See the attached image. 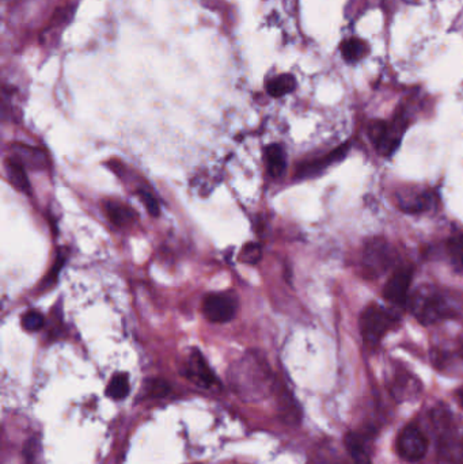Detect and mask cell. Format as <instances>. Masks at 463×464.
Returning a JSON list of instances; mask_svg holds the SVG:
<instances>
[{"instance_id":"cell-5","label":"cell","mask_w":463,"mask_h":464,"mask_svg":"<svg viewBox=\"0 0 463 464\" xmlns=\"http://www.w3.org/2000/svg\"><path fill=\"white\" fill-rule=\"evenodd\" d=\"M403 132L404 126H401L397 121H374L368 128V136L371 142L377 147V151L386 156L391 155L397 149L403 138Z\"/></svg>"},{"instance_id":"cell-23","label":"cell","mask_w":463,"mask_h":464,"mask_svg":"<svg viewBox=\"0 0 463 464\" xmlns=\"http://www.w3.org/2000/svg\"><path fill=\"white\" fill-rule=\"evenodd\" d=\"M261 247L260 245L257 243H249L243 247L242 253H241V260L245 263H250V265H256L257 262L261 260Z\"/></svg>"},{"instance_id":"cell-8","label":"cell","mask_w":463,"mask_h":464,"mask_svg":"<svg viewBox=\"0 0 463 464\" xmlns=\"http://www.w3.org/2000/svg\"><path fill=\"white\" fill-rule=\"evenodd\" d=\"M412 283V270L404 267L397 270L386 283L383 290L384 299L396 306H404L407 301L409 287Z\"/></svg>"},{"instance_id":"cell-24","label":"cell","mask_w":463,"mask_h":464,"mask_svg":"<svg viewBox=\"0 0 463 464\" xmlns=\"http://www.w3.org/2000/svg\"><path fill=\"white\" fill-rule=\"evenodd\" d=\"M147 390H148V392H149L151 397H165V395L169 394L170 386L165 380L154 379V380H149Z\"/></svg>"},{"instance_id":"cell-19","label":"cell","mask_w":463,"mask_h":464,"mask_svg":"<svg viewBox=\"0 0 463 464\" xmlns=\"http://www.w3.org/2000/svg\"><path fill=\"white\" fill-rule=\"evenodd\" d=\"M106 213L112 223H115L118 227H124L132 222L133 212L128 206L122 204L109 201L106 203Z\"/></svg>"},{"instance_id":"cell-10","label":"cell","mask_w":463,"mask_h":464,"mask_svg":"<svg viewBox=\"0 0 463 464\" xmlns=\"http://www.w3.org/2000/svg\"><path fill=\"white\" fill-rule=\"evenodd\" d=\"M421 391L420 381L409 374L396 375L390 384V394L397 402H405L414 399Z\"/></svg>"},{"instance_id":"cell-12","label":"cell","mask_w":463,"mask_h":464,"mask_svg":"<svg viewBox=\"0 0 463 464\" xmlns=\"http://www.w3.org/2000/svg\"><path fill=\"white\" fill-rule=\"evenodd\" d=\"M348 152V145L344 144L339 147L337 149H334L333 152L325 155L323 158L313 160V162H307L304 165H300L298 169V175L304 178V176H310V175L319 174L323 169L329 167L330 165L341 160L346 158Z\"/></svg>"},{"instance_id":"cell-14","label":"cell","mask_w":463,"mask_h":464,"mask_svg":"<svg viewBox=\"0 0 463 464\" xmlns=\"http://www.w3.org/2000/svg\"><path fill=\"white\" fill-rule=\"evenodd\" d=\"M265 162L268 173L273 178H280L287 167V156L284 148L279 144L268 145L265 148Z\"/></svg>"},{"instance_id":"cell-13","label":"cell","mask_w":463,"mask_h":464,"mask_svg":"<svg viewBox=\"0 0 463 464\" xmlns=\"http://www.w3.org/2000/svg\"><path fill=\"white\" fill-rule=\"evenodd\" d=\"M10 149L13 152V156L10 158L19 162L25 167L30 166L38 169L45 165V154L38 148L25 144H14L10 147Z\"/></svg>"},{"instance_id":"cell-4","label":"cell","mask_w":463,"mask_h":464,"mask_svg":"<svg viewBox=\"0 0 463 464\" xmlns=\"http://www.w3.org/2000/svg\"><path fill=\"white\" fill-rule=\"evenodd\" d=\"M238 311V299L232 292H212L204 297V317L212 323H227Z\"/></svg>"},{"instance_id":"cell-27","label":"cell","mask_w":463,"mask_h":464,"mask_svg":"<svg viewBox=\"0 0 463 464\" xmlns=\"http://www.w3.org/2000/svg\"><path fill=\"white\" fill-rule=\"evenodd\" d=\"M457 401H458L460 406L463 408V388H460V390L457 391Z\"/></svg>"},{"instance_id":"cell-2","label":"cell","mask_w":463,"mask_h":464,"mask_svg":"<svg viewBox=\"0 0 463 464\" xmlns=\"http://www.w3.org/2000/svg\"><path fill=\"white\" fill-rule=\"evenodd\" d=\"M396 317L380 306H370L362 315L360 329L364 342L368 347H377L386 333L391 329Z\"/></svg>"},{"instance_id":"cell-20","label":"cell","mask_w":463,"mask_h":464,"mask_svg":"<svg viewBox=\"0 0 463 464\" xmlns=\"http://www.w3.org/2000/svg\"><path fill=\"white\" fill-rule=\"evenodd\" d=\"M129 390H131V386H129L128 375L127 374H116L115 376L111 379L106 394L112 399L120 401V399H124V398L128 397Z\"/></svg>"},{"instance_id":"cell-17","label":"cell","mask_w":463,"mask_h":464,"mask_svg":"<svg viewBox=\"0 0 463 464\" xmlns=\"http://www.w3.org/2000/svg\"><path fill=\"white\" fill-rule=\"evenodd\" d=\"M6 174L10 181V183L17 188L21 192H29L30 182L25 166H22L19 162L14 160L13 158H8L6 160Z\"/></svg>"},{"instance_id":"cell-6","label":"cell","mask_w":463,"mask_h":464,"mask_svg":"<svg viewBox=\"0 0 463 464\" xmlns=\"http://www.w3.org/2000/svg\"><path fill=\"white\" fill-rule=\"evenodd\" d=\"M436 463L463 464V432L457 425L436 436Z\"/></svg>"},{"instance_id":"cell-3","label":"cell","mask_w":463,"mask_h":464,"mask_svg":"<svg viewBox=\"0 0 463 464\" xmlns=\"http://www.w3.org/2000/svg\"><path fill=\"white\" fill-rule=\"evenodd\" d=\"M428 448L430 440L417 425H406L396 440L398 456L409 463H417L424 459Z\"/></svg>"},{"instance_id":"cell-21","label":"cell","mask_w":463,"mask_h":464,"mask_svg":"<svg viewBox=\"0 0 463 464\" xmlns=\"http://www.w3.org/2000/svg\"><path fill=\"white\" fill-rule=\"evenodd\" d=\"M447 254L455 270L463 273V233L451 238L447 242Z\"/></svg>"},{"instance_id":"cell-1","label":"cell","mask_w":463,"mask_h":464,"mask_svg":"<svg viewBox=\"0 0 463 464\" xmlns=\"http://www.w3.org/2000/svg\"><path fill=\"white\" fill-rule=\"evenodd\" d=\"M407 304L416 320L425 326L451 318L455 313V307L447 295L431 285H424L416 290Z\"/></svg>"},{"instance_id":"cell-18","label":"cell","mask_w":463,"mask_h":464,"mask_svg":"<svg viewBox=\"0 0 463 464\" xmlns=\"http://www.w3.org/2000/svg\"><path fill=\"white\" fill-rule=\"evenodd\" d=\"M296 88V79L291 74H282L266 83V91L273 98H280Z\"/></svg>"},{"instance_id":"cell-15","label":"cell","mask_w":463,"mask_h":464,"mask_svg":"<svg viewBox=\"0 0 463 464\" xmlns=\"http://www.w3.org/2000/svg\"><path fill=\"white\" fill-rule=\"evenodd\" d=\"M434 199L431 193L423 192V193H405L403 196L398 197V204L400 208L404 209L405 212L409 213H421L425 210H430V208L432 206Z\"/></svg>"},{"instance_id":"cell-11","label":"cell","mask_w":463,"mask_h":464,"mask_svg":"<svg viewBox=\"0 0 463 464\" xmlns=\"http://www.w3.org/2000/svg\"><path fill=\"white\" fill-rule=\"evenodd\" d=\"M344 442L348 454L355 464H371L370 447L366 436L359 432H348Z\"/></svg>"},{"instance_id":"cell-22","label":"cell","mask_w":463,"mask_h":464,"mask_svg":"<svg viewBox=\"0 0 463 464\" xmlns=\"http://www.w3.org/2000/svg\"><path fill=\"white\" fill-rule=\"evenodd\" d=\"M21 324L24 327V330L29 331V333H35L40 331L44 324H45V318L41 313L30 310L28 313H25L21 318Z\"/></svg>"},{"instance_id":"cell-7","label":"cell","mask_w":463,"mask_h":464,"mask_svg":"<svg viewBox=\"0 0 463 464\" xmlns=\"http://www.w3.org/2000/svg\"><path fill=\"white\" fill-rule=\"evenodd\" d=\"M394 261V253L387 242L373 240L364 250V267L368 274L379 276L390 267Z\"/></svg>"},{"instance_id":"cell-16","label":"cell","mask_w":463,"mask_h":464,"mask_svg":"<svg viewBox=\"0 0 463 464\" xmlns=\"http://www.w3.org/2000/svg\"><path fill=\"white\" fill-rule=\"evenodd\" d=\"M367 41L359 37H350L343 41L341 44V55L348 63H357L367 56L368 53Z\"/></svg>"},{"instance_id":"cell-26","label":"cell","mask_w":463,"mask_h":464,"mask_svg":"<svg viewBox=\"0 0 463 464\" xmlns=\"http://www.w3.org/2000/svg\"><path fill=\"white\" fill-rule=\"evenodd\" d=\"M63 263H64V257H63L61 254H58V260H56V262L54 263V267H52V270L49 272L48 277H47V279H45V281H44V285H47V287H48V285H52V284L56 281L58 272H60V269L63 267Z\"/></svg>"},{"instance_id":"cell-9","label":"cell","mask_w":463,"mask_h":464,"mask_svg":"<svg viewBox=\"0 0 463 464\" xmlns=\"http://www.w3.org/2000/svg\"><path fill=\"white\" fill-rule=\"evenodd\" d=\"M186 376L205 388L216 384V377L199 350H195L186 363Z\"/></svg>"},{"instance_id":"cell-25","label":"cell","mask_w":463,"mask_h":464,"mask_svg":"<svg viewBox=\"0 0 463 464\" xmlns=\"http://www.w3.org/2000/svg\"><path fill=\"white\" fill-rule=\"evenodd\" d=\"M139 197H140V201L145 204V209L148 210V213L151 216H158L159 212H161V208H159V204L156 201V199L147 190H139Z\"/></svg>"}]
</instances>
